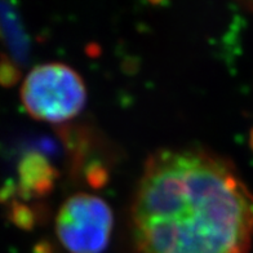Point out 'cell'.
Returning a JSON list of instances; mask_svg holds the SVG:
<instances>
[{
	"instance_id": "cell-1",
	"label": "cell",
	"mask_w": 253,
	"mask_h": 253,
	"mask_svg": "<svg viewBox=\"0 0 253 253\" xmlns=\"http://www.w3.org/2000/svg\"><path fill=\"white\" fill-rule=\"evenodd\" d=\"M134 253H247L253 193L229 159L203 149L147 158L132 208Z\"/></svg>"
},
{
	"instance_id": "cell-2",
	"label": "cell",
	"mask_w": 253,
	"mask_h": 253,
	"mask_svg": "<svg viewBox=\"0 0 253 253\" xmlns=\"http://www.w3.org/2000/svg\"><path fill=\"white\" fill-rule=\"evenodd\" d=\"M21 100L34 119L63 123L83 110L87 89L73 67L61 62H47L27 74L21 87Z\"/></svg>"
},
{
	"instance_id": "cell-3",
	"label": "cell",
	"mask_w": 253,
	"mask_h": 253,
	"mask_svg": "<svg viewBox=\"0 0 253 253\" xmlns=\"http://www.w3.org/2000/svg\"><path fill=\"white\" fill-rule=\"evenodd\" d=\"M113 227L110 206L85 193L65 200L56 217L57 238L70 253H102L110 242Z\"/></svg>"
},
{
	"instance_id": "cell-4",
	"label": "cell",
	"mask_w": 253,
	"mask_h": 253,
	"mask_svg": "<svg viewBox=\"0 0 253 253\" xmlns=\"http://www.w3.org/2000/svg\"><path fill=\"white\" fill-rule=\"evenodd\" d=\"M56 178V168L39 153L25 155L18 166V189L25 198L47 195L54 187Z\"/></svg>"
},
{
	"instance_id": "cell-5",
	"label": "cell",
	"mask_w": 253,
	"mask_h": 253,
	"mask_svg": "<svg viewBox=\"0 0 253 253\" xmlns=\"http://www.w3.org/2000/svg\"><path fill=\"white\" fill-rule=\"evenodd\" d=\"M251 146H252V149H253V132H252V134H251Z\"/></svg>"
}]
</instances>
